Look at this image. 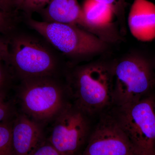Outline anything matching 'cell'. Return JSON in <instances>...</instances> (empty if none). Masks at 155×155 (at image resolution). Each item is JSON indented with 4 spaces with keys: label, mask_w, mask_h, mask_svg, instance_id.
I'll return each instance as SVG.
<instances>
[{
    "label": "cell",
    "mask_w": 155,
    "mask_h": 155,
    "mask_svg": "<svg viewBox=\"0 0 155 155\" xmlns=\"http://www.w3.org/2000/svg\"><path fill=\"white\" fill-rule=\"evenodd\" d=\"M72 103L88 116L102 114L114 106L113 69L101 64L75 68L67 75Z\"/></svg>",
    "instance_id": "cell-1"
},
{
    "label": "cell",
    "mask_w": 155,
    "mask_h": 155,
    "mask_svg": "<svg viewBox=\"0 0 155 155\" xmlns=\"http://www.w3.org/2000/svg\"><path fill=\"white\" fill-rule=\"evenodd\" d=\"M7 63L21 81L58 77L61 67L58 51L43 38L26 33L18 34L12 38Z\"/></svg>",
    "instance_id": "cell-2"
},
{
    "label": "cell",
    "mask_w": 155,
    "mask_h": 155,
    "mask_svg": "<svg viewBox=\"0 0 155 155\" xmlns=\"http://www.w3.org/2000/svg\"><path fill=\"white\" fill-rule=\"evenodd\" d=\"M67 86L58 77L34 78L21 81L18 92L25 114L38 123L54 120L68 104Z\"/></svg>",
    "instance_id": "cell-3"
},
{
    "label": "cell",
    "mask_w": 155,
    "mask_h": 155,
    "mask_svg": "<svg viewBox=\"0 0 155 155\" xmlns=\"http://www.w3.org/2000/svg\"><path fill=\"white\" fill-rule=\"evenodd\" d=\"M138 155H155V96L110 109Z\"/></svg>",
    "instance_id": "cell-4"
},
{
    "label": "cell",
    "mask_w": 155,
    "mask_h": 155,
    "mask_svg": "<svg viewBox=\"0 0 155 155\" xmlns=\"http://www.w3.org/2000/svg\"><path fill=\"white\" fill-rule=\"evenodd\" d=\"M26 24L65 55L81 57L103 51L106 44L91 32L74 24L39 21L27 17Z\"/></svg>",
    "instance_id": "cell-5"
},
{
    "label": "cell",
    "mask_w": 155,
    "mask_h": 155,
    "mask_svg": "<svg viewBox=\"0 0 155 155\" xmlns=\"http://www.w3.org/2000/svg\"><path fill=\"white\" fill-rule=\"evenodd\" d=\"M113 72L114 106L140 101L151 94L155 86L154 69L143 58L125 59L113 68Z\"/></svg>",
    "instance_id": "cell-6"
},
{
    "label": "cell",
    "mask_w": 155,
    "mask_h": 155,
    "mask_svg": "<svg viewBox=\"0 0 155 155\" xmlns=\"http://www.w3.org/2000/svg\"><path fill=\"white\" fill-rule=\"evenodd\" d=\"M89 116L68 102L55 119L48 141L61 155H81L91 133Z\"/></svg>",
    "instance_id": "cell-7"
},
{
    "label": "cell",
    "mask_w": 155,
    "mask_h": 155,
    "mask_svg": "<svg viewBox=\"0 0 155 155\" xmlns=\"http://www.w3.org/2000/svg\"><path fill=\"white\" fill-rule=\"evenodd\" d=\"M81 155H138L110 110L102 114Z\"/></svg>",
    "instance_id": "cell-8"
},
{
    "label": "cell",
    "mask_w": 155,
    "mask_h": 155,
    "mask_svg": "<svg viewBox=\"0 0 155 155\" xmlns=\"http://www.w3.org/2000/svg\"><path fill=\"white\" fill-rule=\"evenodd\" d=\"M40 124L25 114L17 116L12 126L14 155H31L46 140Z\"/></svg>",
    "instance_id": "cell-9"
},
{
    "label": "cell",
    "mask_w": 155,
    "mask_h": 155,
    "mask_svg": "<svg viewBox=\"0 0 155 155\" xmlns=\"http://www.w3.org/2000/svg\"><path fill=\"white\" fill-rule=\"evenodd\" d=\"M128 25L134 38L142 42L155 39V5L148 0H134L128 17Z\"/></svg>",
    "instance_id": "cell-10"
},
{
    "label": "cell",
    "mask_w": 155,
    "mask_h": 155,
    "mask_svg": "<svg viewBox=\"0 0 155 155\" xmlns=\"http://www.w3.org/2000/svg\"><path fill=\"white\" fill-rule=\"evenodd\" d=\"M38 13L45 22L81 25L82 10L78 0H51Z\"/></svg>",
    "instance_id": "cell-11"
},
{
    "label": "cell",
    "mask_w": 155,
    "mask_h": 155,
    "mask_svg": "<svg viewBox=\"0 0 155 155\" xmlns=\"http://www.w3.org/2000/svg\"><path fill=\"white\" fill-rule=\"evenodd\" d=\"M81 26L87 31L102 29L110 25L116 14L112 6L97 0H84Z\"/></svg>",
    "instance_id": "cell-12"
},
{
    "label": "cell",
    "mask_w": 155,
    "mask_h": 155,
    "mask_svg": "<svg viewBox=\"0 0 155 155\" xmlns=\"http://www.w3.org/2000/svg\"><path fill=\"white\" fill-rule=\"evenodd\" d=\"M12 124L0 123V155H14L12 140Z\"/></svg>",
    "instance_id": "cell-13"
},
{
    "label": "cell",
    "mask_w": 155,
    "mask_h": 155,
    "mask_svg": "<svg viewBox=\"0 0 155 155\" xmlns=\"http://www.w3.org/2000/svg\"><path fill=\"white\" fill-rule=\"evenodd\" d=\"M51 0H15L14 7L22 11L27 17L35 12H39L46 7Z\"/></svg>",
    "instance_id": "cell-14"
},
{
    "label": "cell",
    "mask_w": 155,
    "mask_h": 155,
    "mask_svg": "<svg viewBox=\"0 0 155 155\" xmlns=\"http://www.w3.org/2000/svg\"><path fill=\"white\" fill-rule=\"evenodd\" d=\"M10 69L3 63L0 64V97H6V94L11 80Z\"/></svg>",
    "instance_id": "cell-15"
},
{
    "label": "cell",
    "mask_w": 155,
    "mask_h": 155,
    "mask_svg": "<svg viewBox=\"0 0 155 155\" xmlns=\"http://www.w3.org/2000/svg\"><path fill=\"white\" fill-rule=\"evenodd\" d=\"M12 113L11 103L6 101V97H0V123L8 121Z\"/></svg>",
    "instance_id": "cell-16"
},
{
    "label": "cell",
    "mask_w": 155,
    "mask_h": 155,
    "mask_svg": "<svg viewBox=\"0 0 155 155\" xmlns=\"http://www.w3.org/2000/svg\"><path fill=\"white\" fill-rule=\"evenodd\" d=\"M31 155H61L59 152L50 143L45 141Z\"/></svg>",
    "instance_id": "cell-17"
},
{
    "label": "cell",
    "mask_w": 155,
    "mask_h": 155,
    "mask_svg": "<svg viewBox=\"0 0 155 155\" xmlns=\"http://www.w3.org/2000/svg\"><path fill=\"white\" fill-rule=\"evenodd\" d=\"M11 26V19L8 13L0 10V33L8 30Z\"/></svg>",
    "instance_id": "cell-18"
},
{
    "label": "cell",
    "mask_w": 155,
    "mask_h": 155,
    "mask_svg": "<svg viewBox=\"0 0 155 155\" xmlns=\"http://www.w3.org/2000/svg\"><path fill=\"white\" fill-rule=\"evenodd\" d=\"M9 57L8 45L0 38V64L6 62L7 63Z\"/></svg>",
    "instance_id": "cell-19"
},
{
    "label": "cell",
    "mask_w": 155,
    "mask_h": 155,
    "mask_svg": "<svg viewBox=\"0 0 155 155\" xmlns=\"http://www.w3.org/2000/svg\"><path fill=\"white\" fill-rule=\"evenodd\" d=\"M97 1L112 6L115 10L116 13L117 11L122 7L124 2V0H97Z\"/></svg>",
    "instance_id": "cell-20"
},
{
    "label": "cell",
    "mask_w": 155,
    "mask_h": 155,
    "mask_svg": "<svg viewBox=\"0 0 155 155\" xmlns=\"http://www.w3.org/2000/svg\"><path fill=\"white\" fill-rule=\"evenodd\" d=\"M15 0H0V10L8 13L11 8L14 7Z\"/></svg>",
    "instance_id": "cell-21"
},
{
    "label": "cell",
    "mask_w": 155,
    "mask_h": 155,
    "mask_svg": "<svg viewBox=\"0 0 155 155\" xmlns=\"http://www.w3.org/2000/svg\"><path fill=\"white\" fill-rule=\"evenodd\" d=\"M154 69L155 75V67H154Z\"/></svg>",
    "instance_id": "cell-22"
}]
</instances>
